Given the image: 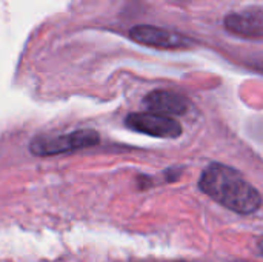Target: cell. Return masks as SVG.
<instances>
[{"label": "cell", "instance_id": "obj_1", "mask_svg": "<svg viewBox=\"0 0 263 262\" xmlns=\"http://www.w3.org/2000/svg\"><path fill=\"white\" fill-rule=\"evenodd\" d=\"M200 190L225 208L239 215H251L262 205L260 193L243 176L223 164H211L199 181Z\"/></svg>", "mask_w": 263, "mask_h": 262}, {"label": "cell", "instance_id": "obj_2", "mask_svg": "<svg viewBox=\"0 0 263 262\" xmlns=\"http://www.w3.org/2000/svg\"><path fill=\"white\" fill-rule=\"evenodd\" d=\"M100 136L94 130H77L62 136L52 137H35L29 144V151L34 156H55L80 148H88L97 145Z\"/></svg>", "mask_w": 263, "mask_h": 262}, {"label": "cell", "instance_id": "obj_3", "mask_svg": "<svg viewBox=\"0 0 263 262\" xmlns=\"http://www.w3.org/2000/svg\"><path fill=\"white\" fill-rule=\"evenodd\" d=\"M129 37L140 45L159 49H183L193 46V40L190 37L153 25H137L131 28Z\"/></svg>", "mask_w": 263, "mask_h": 262}, {"label": "cell", "instance_id": "obj_4", "mask_svg": "<svg viewBox=\"0 0 263 262\" xmlns=\"http://www.w3.org/2000/svg\"><path fill=\"white\" fill-rule=\"evenodd\" d=\"M126 127L133 131L162 139H176L182 134V125L174 117L154 113H133L126 117Z\"/></svg>", "mask_w": 263, "mask_h": 262}, {"label": "cell", "instance_id": "obj_5", "mask_svg": "<svg viewBox=\"0 0 263 262\" xmlns=\"http://www.w3.org/2000/svg\"><path fill=\"white\" fill-rule=\"evenodd\" d=\"M223 26L228 32L242 39H263V9L248 8L225 17Z\"/></svg>", "mask_w": 263, "mask_h": 262}, {"label": "cell", "instance_id": "obj_6", "mask_svg": "<svg viewBox=\"0 0 263 262\" xmlns=\"http://www.w3.org/2000/svg\"><path fill=\"white\" fill-rule=\"evenodd\" d=\"M143 105L148 108L149 113L160 114V116H180L185 114L188 110V100L179 93L168 91V90H156L151 91L145 99Z\"/></svg>", "mask_w": 263, "mask_h": 262}, {"label": "cell", "instance_id": "obj_7", "mask_svg": "<svg viewBox=\"0 0 263 262\" xmlns=\"http://www.w3.org/2000/svg\"><path fill=\"white\" fill-rule=\"evenodd\" d=\"M257 247H259L260 253H262V255H263V238H262V239H260V241H259V246H257Z\"/></svg>", "mask_w": 263, "mask_h": 262}]
</instances>
